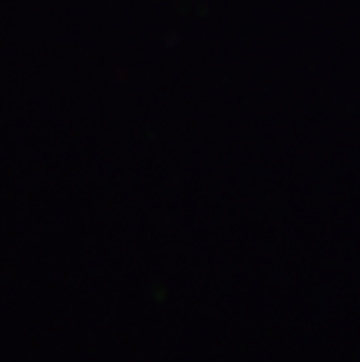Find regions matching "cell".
I'll return each instance as SVG.
<instances>
[]
</instances>
